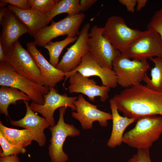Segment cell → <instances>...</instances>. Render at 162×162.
<instances>
[{"label": "cell", "mask_w": 162, "mask_h": 162, "mask_svg": "<svg viewBox=\"0 0 162 162\" xmlns=\"http://www.w3.org/2000/svg\"><path fill=\"white\" fill-rule=\"evenodd\" d=\"M114 100L119 112L137 119L141 117L158 115L162 117V92L141 84L124 88Z\"/></svg>", "instance_id": "1"}, {"label": "cell", "mask_w": 162, "mask_h": 162, "mask_svg": "<svg viewBox=\"0 0 162 162\" xmlns=\"http://www.w3.org/2000/svg\"><path fill=\"white\" fill-rule=\"evenodd\" d=\"M162 134L161 116H143L138 118L135 126L124 134L122 142L137 149L149 148Z\"/></svg>", "instance_id": "2"}, {"label": "cell", "mask_w": 162, "mask_h": 162, "mask_svg": "<svg viewBox=\"0 0 162 162\" xmlns=\"http://www.w3.org/2000/svg\"><path fill=\"white\" fill-rule=\"evenodd\" d=\"M0 85L16 88L28 96L32 102L40 105L44 103V95L49 91V88L19 74L4 62H0Z\"/></svg>", "instance_id": "3"}, {"label": "cell", "mask_w": 162, "mask_h": 162, "mask_svg": "<svg viewBox=\"0 0 162 162\" xmlns=\"http://www.w3.org/2000/svg\"><path fill=\"white\" fill-rule=\"evenodd\" d=\"M5 50L4 62L12 66L19 74L44 85V78L35 61L18 40Z\"/></svg>", "instance_id": "4"}, {"label": "cell", "mask_w": 162, "mask_h": 162, "mask_svg": "<svg viewBox=\"0 0 162 162\" xmlns=\"http://www.w3.org/2000/svg\"><path fill=\"white\" fill-rule=\"evenodd\" d=\"M112 66L118 84L124 88L141 84L150 68L147 60L131 59L122 53L114 60Z\"/></svg>", "instance_id": "5"}, {"label": "cell", "mask_w": 162, "mask_h": 162, "mask_svg": "<svg viewBox=\"0 0 162 162\" xmlns=\"http://www.w3.org/2000/svg\"><path fill=\"white\" fill-rule=\"evenodd\" d=\"M103 28V36L121 53L144 33V31L131 28L122 18L116 15L109 17Z\"/></svg>", "instance_id": "6"}, {"label": "cell", "mask_w": 162, "mask_h": 162, "mask_svg": "<svg viewBox=\"0 0 162 162\" xmlns=\"http://www.w3.org/2000/svg\"><path fill=\"white\" fill-rule=\"evenodd\" d=\"M85 17V15L81 13L74 16L68 15L57 22L52 20L50 25L43 28L34 36V42L36 45L44 47L58 36L67 35L74 37L79 36L80 27Z\"/></svg>", "instance_id": "7"}, {"label": "cell", "mask_w": 162, "mask_h": 162, "mask_svg": "<svg viewBox=\"0 0 162 162\" xmlns=\"http://www.w3.org/2000/svg\"><path fill=\"white\" fill-rule=\"evenodd\" d=\"M66 108L63 107L59 108V117L57 124L49 128L51 136L48 153L51 162H66L68 157L63 150L64 142L67 137H74L80 134V131L74 125L65 122L64 116Z\"/></svg>", "instance_id": "8"}, {"label": "cell", "mask_w": 162, "mask_h": 162, "mask_svg": "<svg viewBox=\"0 0 162 162\" xmlns=\"http://www.w3.org/2000/svg\"><path fill=\"white\" fill-rule=\"evenodd\" d=\"M131 59L147 60L155 57L162 58V40L154 30L147 29L122 53Z\"/></svg>", "instance_id": "9"}, {"label": "cell", "mask_w": 162, "mask_h": 162, "mask_svg": "<svg viewBox=\"0 0 162 162\" xmlns=\"http://www.w3.org/2000/svg\"><path fill=\"white\" fill-rule=\"evenodd\" d=\"M103 28L95 25L89 32L88 44L89 52L100 66L112 69L114 60L121 52L103 35Z\"/></svg>", "instance_id": "10"}, {"label": "cell", "mask_w": 162, "mask_h": 162, "mask_svg": "<svg viewBox=\"0 0 162 162\" xmlns=\"http://www.w3.org/2000/svg\"><path fill=\"white\" fill-rule=\"evenodd\" d=\"M44 103L40 105L32 102L30 104L31 109L44 117L48 122L50 127L55 125L54 113L55 110L63 107H69L73 111L76 110L74 102L77 96L69 97L66 94H61L55 88H49V91L44 96Z\"/></svg>", "instance_id": "11"}, {"label": "cell", "mask_w": 162, "mask_h": 162, "mask_svg": "<svg viewBox=\"0 0 162 162\" xmlns=\"http://www.w3.org/2000/svg\"><path fill=\"white\" fill-rule=\"evenodd\" d=\"M74 104L76 112H72V117L80 122L83 130L92 129L95 121H98L101 127H106L108 121L112 119L111 114L99 110L97 105L87 101L82 94L78 95Z\"/></svg>", "instance_id": "12"}, {"label": "cell", "mask_w": 162, "mask_h": 162, "mask_svg": "<svg viewBox=\"0 0 162 162\" xmlns=\"http://www.w3.org/2000/svg\"><path fill=\"white\" fill-rule=\"evenodd\" d=\"M78 72L84 76H97L103 85L115 88L118 84L117 76L112 69L101 67L89 52L82 58L80 65L73 70L64 73L65 81L73 73Z\"/></svg>", "instance_id": "13"}, {"label": "cell", "mask_w": 162, "mask_h": 162, "mask_svg": "<svg viewBox=\"0 0 162 162\" xmlns=\"http://www.w3.org/2000/svg\"><path fill=\"white\" fill-rule=\"evenodd\" d=\"M90 28L89 23L83 26L77 39L67 49L56 66L57 68L65 73L73 70L80 65L82 57L89 52L88 39Z\"/></svg>", "instance_id": "14"}, {"label": "cell", "mask_w": 162, "mask_h": 162, "mask_svg": "<svg viewBox=\"0 0 162 162\" xmlns=\"http://www.w3.org/2000/svg\"><path fill=\"white\" fill-rule=\"evenodd\" d=\"M69 78L68 88L70 93H82L87 96L92 101H94L96 97H99L102 102H105L109 98L111 88L109 87L97 85L94 80L89 79L78 72L72 74Z\"/></svg>", "instance_id": "15"}, {"label": "cell", "mask_w": 162, "mask_h": 162, "mask_svg": "<svg viewBox=\"0 0 162 162\" xmlns=\"http://www.w3.org/2000/svg\"><path fill=\"white\" fill-rule=\"evenodd\" d=\"M26 107V111L25 116L17 121L10 119L13 125L22 127L28 130L33 140L36 141L39 146H44L46 142L44 130L48 128L50 124L44 117L38 115L30 108L28 101H23Z\"/></svg>", "instance_id": "16"}, {"label": "cell", "mask_w": 162, "mask_h": 162, "mask_svg": "<svg viewBox=\"0 0 162 162\" xmlns=\"http://www.w3.org/2000/svg\"><path fill=\"white\" fill-rule=\"evenodd\" d=\"M0 24L2 27L0 42L4 49L18 40L21 36L29 33L24 23L8 8L4 15L0 19Z\"/></svg>", "instance_id": "17"}, {"label": "cell", "mask_w": 162, "mask_h": 162, "mask_svg": "<svg viewBox=\"0 0 162 162\" xmlns=\"http://www.w3.org/2000/svg\"><path fill=\"white\" fill-rule=\"evenodd\" d=\"M27 50L31 55L39 68L44 80V86L55 88L56 84L65 79L64 73L48 62L36 47L34 41L27 43Z\"/></svg>", "instance_id": "18"}, {"label": "cell", "mask_w": 162, "mask_h": 162, "mask_svg": "<svg viewBox=\"0 0 162 162\" xmlns=\"http://www.w3.org/2000/svg\"><path fill=\"white\" fill-rule=\"evenodd\" d=\"M14 12L28 28L32 37L50 22L47 14L43 13L31 8L28 10L18 8L11 5L7 7Z\"/></svg>", "instance_id": "19"}, {"label": "cell", "mask_w": 162, "mask_h": 162, "mask_svg": "<svg viewBox=\"0 0 162 162\" xmlns=\"http://www.w3.org/2000/svg\"><path fill=\"white\" fill-rule=\"evenodd\" d=\"M109 102L112 112V126L111 135L107 145L110 148H114L121 144L125 129L136 121L137 119L121 116L112 98L110 99Z\"/></svg>", "instance_id": "20"}, {"label": "cell", "mask_w": 162, "mask_h": 162, "mask_svg": "<svg viewBox=\"0 0 162 162\" xmlns=\"http://www.w3.org/2000/svg\"><path fill=\"white\" fill-rule=\"evenodd\" d=\"M29 101V97L23 92L11 87L1 86L0 87V112L9 116L8 108L11 104H16L19 100Z\"/></svg>", "instance_id": "21"}, {"label": "cell", "mask_w": 162, "mask_h": 162, "mask_svg": "<svg viewBox=\"0 0 162 162\" xmlns=\"http://www.w3.org/2000/svg\"><path fill=\"white\" fill-rule=\"evenodd\" d=\"M0 132L10 143L22 148L27 147L33 140L28 130L9 128L3 125L1 121Z\"/></svg>", "instance_id": "22"}, {"label": "cell", "mask_w": 162, "mask_h": 162, "mask_svg": "<svg viewBox=\"0 0 162 162\" xmlns=\"http://www.w3.org/2000/svg\"><path fill=\"white\" fill-rule=\"evenodd\" d=\"M79 0H58L53 8L47 14L50 22L57 15L67 13L68 16H74L81 13Z\"/></svg>", "instance_id": "23"}, {"label": "cell", "mask_w": 162, "mask_h": 162, "mask_svg": "<svg viewBox=\"0 0 162 162\" xmlns=\"http://www.w3.org/2000/svg\"><path fill=\"white\" fill-rule=\"evenodd\" d=\"M150 59L154 64V66L151 70V78L146 74L143 81L147 88L162 92V58L155 57Z\"/></svg>", "instance_id": "24"}, {"label": "cell", "mask_w": 162, "mask_h": 162, "mask_svg": "<svg viewBox=\"0 0 162 162\" xmlns=\"http://www.w3.org/2000/svg\"><path fill=\"white\" fill-rule=\"evenodd\" d=\"M78 38L77 36L74 37L67 36L61 41L54 42L51 41L47 43L44 47L49 52L50 63L56 67L59 62V58L63 50L69 44L75 42Z\"/></svg>", "instance_id": "25"}, {"label": "cell", "mask_w": 162, "mask_h": 162, "mask_svg": "<svg viewBox=\"0 0 162 162\" xmlns=\"http://www.w3.org/2000/svg\"><path fill=\"white\" fill-rule=\"evenodd\" d=\"M0 144L2 148L0 152V157H5L12 155H18L20 154H24L27 150L10 143L0 132Z\"/></svg>", "instance_id": "26"}, {"label": "cell", "mask_w": 162, "mask_h": 162, "mask_svg": "<svg viewBox=\"0 0 162 162\" xmlns=\"http://www.w3.org/2000/svg\"><path fill=\"white\" fill-rule=\"evenodd\" d=\"M58 0H28L31 8L47 14L54 7Z\"/></svg>", "instance_id": "27"}, {"label": "cell", "mask_w": 162, "mask_h": 162, "mask_svg": "<svg viewBox=\"0 0 162 162\" xmlns=\"http://www.w3.org/2000/svg\"><path fill=\"white\" fill-rule=\"evenodd\" d=\"M147 29H151L157 32L162 40V7L156 11L147 26Z\"/></svg>", "instance_id": "28"}, {"label": "cell", "mask_w": 162, "mask_h": 162, "mask_svg": "<svg viewBox=\"0 0 162 162\" xmlns=\"http://www.w3.org/2000/svg\"><path fill=\"white\" fill-rule=\"evenodd\" d=\"M128 162H152L149 148L137 149L136 153L129 159Z\"/></svg>", "instance_id": "29"}, {"label": "cell", "mask_w": 162, "mask_h": 162, "mask_svg": "<svg viewBox=\"0 0 162 162\" xmlns=\"http://www.w3.org/2000/svg\"><path fill=\"white\" fill-rule=\"evenodd\" d=\"M8 4L18 8L28 10L31 8L28 0H2Z\"/></svg>", "instance_id": "30"}, {"label": "cell", "mask_w": 162, "mask_h": 162, "mask_svg": "<svg viewBox=\"0 0 162 162\" xmlns=\"http://www.w3.org/2000/svg\"><path fill=\"white\" fill-rule=\"evenodd\" d=\"M118 2L125 6L128 11L133 13L136 4V0H119Z\"/></svg>", "instance_id": "31"}, {"label": "cell", "mask_w": 162, "mask_h": 162, "mask_svg": "<svg viewBox=\"0 0 162 162\" xmlns=\"http://www.w3.org/2000/svg\"><path fill=\"white\" fill-rule=\"evenodd\" d=\"M97 0H81L80 1V5L81 12L85 11L88 9L97 2Z\"/></svg>", "instance_id": "32"}, {"label": "cell", "mask_w": 162, "mask_h": 162, "mask_svg": "<svg viewBox=\"0 0 162 162\" xmlns=\"http://www.w3.org/2000/svg\"><path fill=\"white\" fill-rule=\"evenodd\" d=\"M0 162H21L17 155L0 157Z\"/></svg>", "instance_id": "33"}, {"label": "cell", "mask_w": 162, "mask_h": 162, "mask_svg": "<svg viewBox=\"0 0 162 162\" xmlns=\"http://www.w3.org/2000/svg\"><path fill=\"white\" fill-rule=\"evenodd\" d=\"M147 0H136V11L139 12L144 8L146 4Z\"/></svg>", "instance_id": "34"}, {"label": "cell", "mask_w": 162, "mask_h": 162, "mask_svg": "<svg viewBox=\"0 0 162 162\" xmlns=\"http://www.w3.org/2000/svg\"><path fill=\"white\" fill-rule=\"evenodd\" d=\"M5 49L2 44L0 42V62H4Z\"/></svg>", "instance_id": "35"}, {"label": "cell", "mask_w": 162, "mask_h": 162, "mask_svg": "<svg viewBox=\"0 0 162 162\" xmlns=\"http://www.w3.org/2000/svg\"><path fill=\"white\" fill-rule=\"evenodd\" d=\"M8 3L2 1V0H0V7H4L6 6Z\"/></svg>", "instance_id": "36"}]
</instances>
